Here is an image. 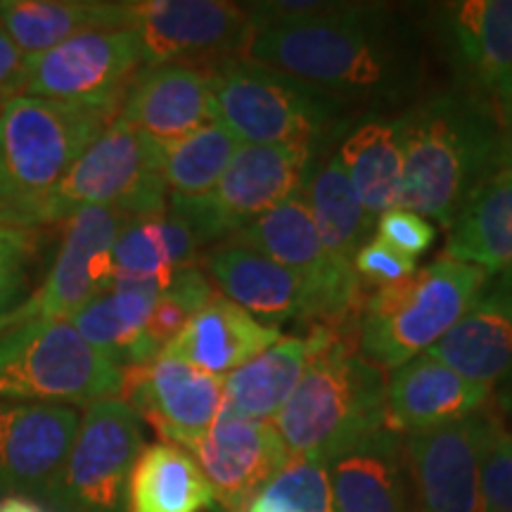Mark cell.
Masks as SVG:
<instances>
[{
	"mask_svg": "<svg viewBox=\"0 0 512 512\" xmlns=\"http://www.w3.org/2000/svg\"><path fill=\"white\" fill-rule=\"evenodd\" d=\"M247 60L309 83L344 105L408 98L422 81V48L384 5H349L256 29Z\"/></svg>",
	"mask_w": 512,
	"mask_h": 512,
	"instance_id": "obj_1",
	"label": "cell"
},
{
	"mask_svg": "<svg viewBox=\"0 0 512 512\" xmlns=\"http://www.w3.org/2000/svg\"><path fill=\"white\" fill-rule=\"evenodd\" d=\"M396 121L403 143L399 209L446 230L479 185L512 159L503 114L467 88L434 95Z\"/></svg>",
	"mask_w": 512,
	"mask_h": 512,
	"instance_id": "obj_2",
	"label": "cell"
},
{
	"mask_svg": "<svg viewBox=\"0 0 512 512\" xmlns=\"http://www.w3.org/2000/svg\"><path fill=\"white\" fill-rule=\"evenodd\" d=\"M302 380L273 427L292 458L328 465L339 453L382 430L387 377L356 351V328H323Z\"/></svg>",
	"mask_w": 512,
	"mask_h": 512,
	"instance_id": "obj_3",
	"label": "cell"
},
{
	"mask_svg": "<svg viewBox=\"0 0 512 512\" xmlns=\"http://www.w3.org/2000/svg\"><path fill=\"white\" fill-rule=\"evenodd\" d=\"M119 110L34 95L0 105V204L12 226H22V216L62 181Z\"/></svg>",
	"mask_w": 512,
	"mask_h": 512,
	"instance_id": "obj_4",
	"label": "cell"
},
{
	"mask_svg": "<svg viewBox=\"0 0 512 512\" xmlns=\"http://www.w3.org/2000/svg\"><path fill=\"white\" fill-rule=\"evenodd\" d=\"M486 278L482 268L439 256L399 283L377 287L358 311V356L384 373L425 354L477 302Z\"/></svg>",
	"mask_w": 512,
	"mask_h": 512,
	"instance_id": "obj_5",
	"label": "cell"
},
{
	"mask_svg": "<svg viewBox=\"0 0 512 512\" xmlns=\"http://www.w3.org/2000/svg\"><path fill=\"white\" fill-rule=\"evenodd\" d=\"M214 119L245 145H323L344 126L347 105L247 57L209 69Z\"/></svg>",
	"mask_w": 512,
	"mask_h": 512,
	"instance_id": "obj_6",
	"label": "cell"
},
{
	"mask_svg": "<svg viewBox=\"0 0 512 512\" xmlns=\"http://www.w3.org/2000/svg\"><path fill=\"white\" fill-rule=\"evenodd\" d=\"M162 157V145L117 117L62 181L22 216V226L64 223L83 207L119 209L131 219L164 214L169 195Z\"/></svg>",
	"mask_w": 512,
	"mask_h": 512,
	"instance_id": "obj_7",
	"label": "cell"
},
{
	"mask_svg": "<svg viewBox=\"0 0 512 512\" xmlns=\"http://www.w3.org/2000/svg\"><path fill=\"white\" fill-rule=\"evenodd\" d=\"M124 370L69 320H27L0 332V399L93 403L119 396Z\"/></svg>",
	"mask_w": 512,
	"mask_h": 512,
	"instance_id": "obj_8",
	"label": "cell"
},
{
	"mask_svg": "<svg viewBox=\"0 0 512 512\" xmlns=\"http://www.w3.org/2000/svg\"><path fill=\"white\" fill-rule=\"evenodd\" d=\"M226 242L254 249L287 268L302 285L306 320L313 328H356L366 299L363 283L354 266L339 264L323 247L304 195L256 216Z\"/></svg>",
	"mask_w": 512,
	"mask_h": 512,
	"instance_id": "obj_9",
	"label": "cell"
},
{
	"mask_svg": "<svg viewBox=\"0 0 512 512\" xmlns=\"http://www.w3.org/2000/svg\"><path fill=\"white\" fill-rule=\"evenodd\" d=\"M318 147L304 143L245 145L242 143L209 195L197 200H166L190 223L204 247L245 228L294 195H302Z\"/></svg>",
	"mask_w": 512,
	"mask_h": 512,
	"instance_id": "obj_10",
	"label": "cell"
},
{
	"mask_svg": "<svg viewBox=\"0 0 512 512\" xmlns=\"http://www.w3.org/2000/svg\"><path fill=\"white\" fill-rule=\"evenodd\" d=\"M140 451V418L126 401L88 403L46 498L60 512H126L128 477Z\"/></svg>",
	"mask_w": 512,
	"mask_h": 512,
	"instance_id": "obj_11",
	"label": "cell"
},
{
	"mask_svg": "<svg viewBox=\"0 0 512 512\" xmlns=\"http://www.w3.org/2000/svg\"><path fill=\"white\" fill-rule=\"evenodd\" d=\"M126 15L143 50V67L190 64L209 72L247 57L256 31L245 5L226 0H140L126 3Z\"/></svg>",
	"mask_w": 512,
	"mask_h": 512,
	"instance_id": "obj_12",
	"label": "cell"
},
{
	"mask_svg": "<svg viewBox=\"0 0 512 512\" xmlns=\"http://www.w3.org/2000/svg\"><path fill=\"white\" fill-rule=\"evenodd\" d=\"M128 219L124 211L110 207L74 211L64 221L60 249L46 280L15 311L0 318V332L27 320H69L95 294L105 292L114 283V242Z\"/></svg>",
	"mask_w": 512,
	"mask_h": 512,
	"instance_id": "obj_13",
	"label": "cell"
},
{
	"mask_svg": "<svg viewBox=\"0 0 512 512\" xmlns=\"http://www.w3.org/2000/svg\"><path fill=\"white\" fill-rule=\"evenodd\" d=\"M140 69L143 50L136 31L86 29L48 53L27 57L24 95L121 107Z\"/></svg>",
	"mask_w": 512,
	"mask_h": 512,
	"instance_id": "obj_14",
	"label": "cell"
},
{
	"mask_svg": "<svg viewBox=\"0 0 512 512\" xmlns=\"http://www.w3.org/2000/svg\"><path fill=\"white\" fill-rule=\"evenodd\" d=\"M494 413L403 437L413 512H482L479 467Z\"/></svg>",
	"mask_w": 512,
	"mask_h": 512,
	"instance_id": "obj_15",
	"label": "cell"
},
{
	"mask_svg": "<svg viewBox=\"0 0 512 512\" xmlns=\"http://www.w3.org/2000/svg\"><path fill=\"white\" fill-rule=\"evenodd\" d=\"M119 399L155 427L166 444L188 451L219 420L223 377L202 373L162 351L155 361L124 370Z\"/></svg>",
	"mask_w": 512,
	"mask_h": 512,
	"instance_id": "obj_16",
	"label": "cell"
},
{
	"mask_svg": "<svg viewBox=\"0 0 512 512\" xmlns=\"http://www.w3.org/2000/svg\"><path fill=\"white\" fill-rule=\"evenodd\" d=\"M79 422L74 406L0 399V498H46Z\"/></svg>",
	"mask_w": 512,
	"mask_h": 512,
	"instance_id": "obj_17",
	"label": "cell"
},
{
	"mask_svg": "<svg viewBox=\"0 0 512 512\" xmlns=\"http://www.w3.org/2000/svg\"><path fill=\"white\" fill-rule=\"evenodd\" d=\"M216 496V508L240 512L290 460L273 422L221 413L204 437L188 448Z\"/></svg>",
	"mask_w": 512,
	"mask_h": 512,
	"instance_id": "obj_18",
	"label": "cell"
},
{
	"mask_svg": "<svg viewBox=\"0 0 512 512\" xmlns=\"http://www.w3.org/2000/svg\"><path fill=\"white\" fill-rule=\"evenodd\" d=\"M119 119L157 145L178 143L216 121L209 72L190 64L143 67L128 86Z\"/></svg>",
	"mask_w": 512,
	"mask_h": 512,
	"instance_id": "obj_19",
	"label": "cell"
},
{
	"mask_svg": "<svg viewBox=\"0 0 512 512\" xmlns=\"http://www.w3.org/2000/svg\"><path fill=\"white\" fill-rule=\"evenodd\" d=\"M448 46L470 86L498 112L512 102V0H463L441 8Z\"/></svg>",
	"mask_w": 512,
	"mask_h": 512,
	"instance_id": "obj_20",
	"label": "cell"
},
{
	"mask_svg": "<svg viewBox=\"0 0 512 512\" xmlns=\"http://www.w3.org/2000/svg\"><path fill=\"white\" fill-rule=\"evenodd\" d=\"M489 399L491 389L465 380L425 351L387 377L384 425L408 437L484 411Z\"/></svg>",
	"mask_w": 512,
	"mask_h": 512,
	"instance_id": "obj_21",
	"label": "cell"
},
{
	"mask_svg": "<svg viewBox=\"0 0 512 512\" xmlns=\"http://www.w3.org/2000/svg\"><path fill=\"white\" fill-rule=\"evenodd\" d=\"M159 294L162 287L150 280L114 278V283L81 306L69 323L121 370L145 366L162 354L147 335V320Z\"/></svg>",
	"mask_w": 512,
	"mask_h": 512,
	"instance_id": "obj_22",
	"label": "cell"
},
{
	"mask_svg": "<svg viewBox=\"0 0 512 512\" xmlns=\"http://www.w3.org/2000/svg\"><path fill=\"white\" fill-rule=\"evenodd\" d=\"M337 512H413L403 437L377 430L328 463Z\"/></svg>",
	"mask_w": 512,
	"mask_h": 512,
	"instance_id": "obj_23",
	"label": "cell"
},
{
	"mask_svg": "<svg viewBox=\"0 0 512 512\" xmlns=\"http://www.w3.org/2000/svg\"><path fill=\"white\" fill-rule=\"evenodd\" d=\"M280 339V328L259 323L223 294L192 316L162 351L202 373L226 377Z\"/></svg>",
	"mask_w": 512,
	"mask_h": 512,
	"instance_id": "obj_24",
	"label": "cell"
},
{
	"mask_svg": "<svg viewBox=\"0 0 512 512\" xmlns=\"http://www.w3.org/2000/svg\"><path fill=\"white\" fill-rule=\"evenodd\" d=\"M204 271L223 297L245 309L259 323L280 328L287 320H306V302L299 280L287 268L254 249L223 242L204 256Z\"/></svg>",
	"mask_w": 512,
	"mask_h": 512,
	"instance_id": "obj_25",
	"label": "cell"
},
{
	"mask_svg": "<svg viewBox=\"0 0 512 512\" xmlns=\"http://www.w3.org/2000/svg\"><path fill=\"white\" fill-rule=\"evenodd\" d=\"M427 354L465 380L494 389L512 375V292H482Z\"/></svg>",
	"mask_w": 512,
	"mask_h": 512,
	"instance_id": "obj_26",
	"label": "cell"
},
{
	"mask_svg": "<svg viewBox=\"0 0 512 512\" xmlns=\"http://www.w3.org/2000/svg\"><path fill=\"white\" fill-rule=\"evenodd\" d=\"M441 256L512 278V159L465 202Z\"/></svg>",
	"mask_w": 512,
	"mask_h": 512,
	"instance_id": "obj_27",
	"label": "cell"
},
{
	"mask_svg": "<svg viewBox=\"0 0 512 512\" xmlns=\"http://www.w3.org/2000/svg\"><path fill=\"white\" fill-rule=\"evenodd\" d=\"M318 342L320 332L316 328L309 337H280L245 366L223 377L221 413L273 422L297 389Z\"/></svg>",
	"mask_w": 512,
	"mask_h": 512,
	"instance_id": "obj_28",
	"label": "cell"
},
{
	"mask_svg": "<svg viewBox=\"0 0 512 512\" xmlns=\"http://www.w3.org/2000/svg\"><path fill=\"white\" fill-rule=\"evenodd\" d=\"M0 22L24 57L48 53L86 29H128L126 3L3 0Z\"/></svg>",
	"mask_w": 512,
	"mask_h": 512,
	"instance_id": "obj_29",
	"label": "cell"
},
{
	"mask_svg": "<svg viewBox=\"0 0 512 512\" xmlns=\"http://www.w3.org/2000/svg\"><path fill=\"white\" fill-rule=\"evenodd\" d=\"M216 496L200 465L176 444L143 446L126 489V512H204Z\"/></svg>",
	"mask_w": 512,
	"mask_h": 512,
	"instance_id": "obj_30",
	"label": "cell"
},
{
	"mask_svg": "<svg viewBox=\"0 0 512 512\" xmlns=\"http://www.w3.org/2000/svg\"><path fill=\"white\" fill-rule=\"evenodd\" d=\"M202 242L183 216L166 209L150 219H128L112 249L114 278L169 285L178 268L200 259Z\"/></svg>",
	"mask_w": 512,
	"mask_h": 512,
	"instance_id": "obj_31",
	"label": "cell"
},
{
	"mask_svg": "<svg viewBox=\"0 0 512 512\" xmlns=\"http://www.w3.org/2000/svg\"><path fill=\"white\" fill-rule=\"evenodd\" d=\"M302 192L323 247L339 264L354 266V256L368 242L375 219L363 207L337 152L313 159Z\"/></svg>",
	"mask_w": 512,
	"mask_h": 512,
	"instance_id": "obj_32",
	"label": "cell"
},
{
	"mask_svg": "<svg viewBox=\"0 0 512 512\" xmlns=\"http://www.w3.org/2000/svg\"><path fill=\"white\" fill-rule=\"evenodd\" d=\"M337 155L373 219L399 207L403 183L399 121H363L342 140Z\"/></svg>",
	"mask_w": 512,
	"mask_h": 512,
	"instance_id": "obj_33",
	"label": "cell"
},
{
	"mask_svg": "<svg viewBox=\"0 0 512 512\" xmlns=\"http://www.w3.org/2000/svg\"><path fill=\"white\" fill-rule=\"evenodd\" d=\"M242 143L219 121L202 126L178 143L164 147L162 176L169 200L209 195Z\"/></svg>",
	"mask_w": 512,
	"mask_h": 512,
	"instance_id": "obj_34",
	"label": "cell"
},
{
	"mask_svg": "<svg viewBox=\"0 0 512 512\" xmlns=\"http://www.w3.org/2000/svg\"><path fill=\"white\" fill-rule=\"evenodd\" d=\"M240 512H337L328 465L290 458Z\"/></svg>",
	"mask_w": 512,
	"mask_h": 512,
	"instance_id": "obj_35",
	"label": "cell"
},
{
	"mask_svg": "<svg viewBox=\"0 0 512 512\" xmlns=\"http://www.w3.org/2000/svg\"><path fill=\"white\" fill-rule=\"evenodd\" d=\"M214 297V283L204 268L197 264L178 268L152 309V316L147 320V335L159 349H164L185 328V323Z\"/></svg>",
	"mask_w": 512,
	"mask_h": 512,
	"instance_id": "obj_36",
	"label": "cell"
},
{
	"mask_svg": "<svg viewBox=\"0 0 512 512\" xmlns=\"http://www.w3.org/2000/svg\"><path fill=\"white\" fill-rule=\"evenodd\" d=\"M36 252L38 228L0 223V318L24 302Z\"/></svg>",
	"mask_w": 512,
	"mask_h": 512,
	"instance_id": "obj_37",
	"label": "cell"
},
{
	"mask_svg": "<svg viewBox=\"0 0 512 512\" xmlns=\"http://www.w3.org/2000/svg\"><path fill=\"white\" fill-rule=\"evenodd\" d=\"M479 501L482 512H512V434L491 418L479 467Z\"/></svg>",
	"mask_w": 512,
	"mask_h": 512,
	"instance_id": "obj_38",
	"label": "cell"
},
{
	"mask_svg": "<svg viewBox=\"0 0 512 512\" xmlns=\"http://www.w3.org/2000/svg\"><path fill=\"white\" fill-rule=\"evenodd\" d=\"M354 271L361 283L387 287L413 275L418 271V264H415V259H411V256L401 254L399 249L387 245V242L375 235V238H370L356 252Z\"/></svg>",
	"mask_w": 512,
	"mask_h": 512,
	"instance_id": "obj_39",
	"label": "cell"
},
{
	"mask_svg": "<svg viewBox=\"0 0 512 512\" xmlns=\"http://www.w3.org/2000/svg\"><path fill=\"white\" fill-rule=\"evenodd\" d=\"M377 238L399 249L401 254L418 259L432 247L437 230L425 216L396 207L377 219Z\"/></svg>",
	"mask_w": 512,
	"mask_h": 512,
	"instance_id": "obj_40",
	"label": "cell"
},
{
	"mask_svg": "<svg viewBox=\"0 0 512 512\" xmlns=\"http://www.w3.org/2000/svg\"><path fill=\"white\" fill-rule=\"evenodd\" d=\"M24 86H27V57L0 22V105L24 95Z\"/></svg>",
	"mask_w": 512,
	"mask_h": 512,
	"instance_id": "obj_41",
	"label": "cell"
},
{
	"mask_svg": "<svg viewBox=\"0 0 512 512\" xmlns=\"http://www.w3.org/2000/svg\"><path fill=\"white\" fill-rule=\"evenodd\" d=\"M0 512H53L31 496H8L0 498Z\"/></svg>",
	"mask_w": 512,
	"mask_h": 512,
	"instance_id": "obj_42",
	"label": "cell"
},
{
	"mask_svg": "<svg viewBox=\"0 0 512 512\" xmlns=\"http://www.w3.org/2000/svg\"><path fill=\"white\" fill-rule=\"evenodd\" d=\"M505 124H508V128H510V133H512V102H510L508 112H505Z\"/></svg>",
	"mask_w": 512,
	"mask_h": 512,
	"instance_id": "obj_43",
	"label": "cell"
},
{
	"mask_svg": "<svg viewBox=\"0 0 512 512\" xmlns=\"http://www.w3.org/2000/svg\"><path fill=\"white\" fill-rule=\"evenodd\" d=\"M0 223H10L8 214H5V209H3V204H0Z\"/></svg>",
	"mask_w": 512,
	"mask_h": 512,
	"instance_id": "obj_44",
	"label": "cell"
}]
</instances>
